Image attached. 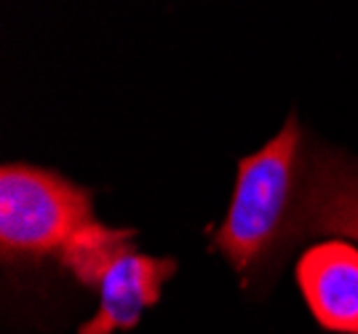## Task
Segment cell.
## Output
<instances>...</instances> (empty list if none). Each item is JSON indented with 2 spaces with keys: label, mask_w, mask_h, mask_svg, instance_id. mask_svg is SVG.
I'll list each match as a JSON object with an SVG mask.
<instances>
[{
  "label": "cell",
  "mask_w": 358,
  "mask_h": 334,
  "mask_svg": "<svg viewBox=\"0 0 358 334\" xmlns=\"http://www.w3.org/2000/svg\"><path fill=\"white\" fill-rule=\"evenodd\" d=\"M315 235L358 241V161L324 150L289 115L262 150L241 158L214 249L249 275Z\"/></svg>",
  "instance_id": "6da1fadb"
},
{
  "label": "cell",
  "mask_w": 358,
  "mask_h": 334,
  "mask_svg": "<svg viewBox=\"0 0 358 334\" xmlns=\"http://www.w3.org/2000/svg\"><path fill=\"white\" fill-rule=\"evenodd\" d=\"M94 222L91 193L54 171L27 164L0 168V249L3 257H45Z\"/></svg>",
  "instance_id": "7a4b0ae2"
},
{
  "label": "cell",
  "mask_w": 358,
  "mask_h": 334,
  "mask_svg": "<svg viewBox=\"0 0 358 334\" xmlns=\"http://www.w3.org/2000/svg\"><path fill=\"white\" fill-rule=\"evenodd\" d=\"M297 281L324 329L358 334V249L353 243L310 246L297 262Z\"/></svg>",
  "instance_id": "3957f363"
},
{
  "label": "cell",
  "mask_w": 358,
  "mask_h": 334,
  "mask_svg": "<svg viewBox=\"0 0 358 334\" xmlns=\"http://www.w3.org/2000/svg\"><path fill=\"white\" fill-rule=\"evenodd\" d=\"M174 273V259L148 257L129 249L105 273L99 284V310L78 329V334H113L134 329L142 310L161 300V289Z\"/></svg>",
  "instance_id": "277c9868"
},
{
  "label": "cell",
  "mask_w": 358,
  "mask_h": 334,
  "mask_svg": "<svg viewBox=\"0 0 358 334\" xmlns=\"http://www.w3.org/2000/svg\"><path fill=\"white\" fill-rule=\"evenodd\" d=\"M134 230L107 228L102 222H89L80 228L67 246L62 249V265L83 284L99 289L105 273L118 262L129 249H134Z\"/></svg>",
  "instance_id": "5b68a950"
}]
</instances>
